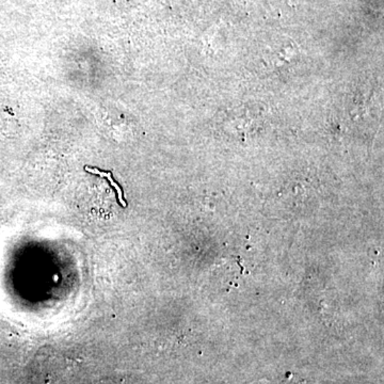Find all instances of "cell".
<instances>
[{
	"mask_svg": "<svg viewBox=\"0 0 384 384\" xmlns=\"http://www.w3.org/2000/svg\"><path fill=\"white\" fill-rule=\"evenodd\" d=\"M86 171L89 172V173H92V174H98L102 177H106V179L109 181L110 185L111 187L115 188V192H117V198H119L120 205L122 206V207H126V201L124 200V194H123V190L120 185L117 183H115L113 179V174H111V172H102L100 170L95 169V168H90L86 167Z\"/></svg>",
	"mask_w": 384,
	"mask_h": 384,
	"instance_id": "cell-1",
	"label": "cell"
}]
</instances>
